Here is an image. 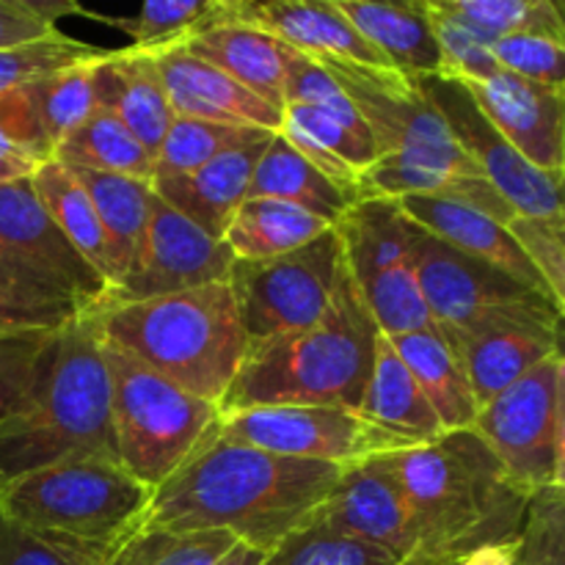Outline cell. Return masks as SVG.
<instances>
[{
    "label": "cell",
    "instance_id": "6da1fadb",
    "mask_svg": "<svg viewBox=\"0 0 565 565\" xmlns=\"http://www.w3.org/2000/svg\"><path fill=\"white\" fill-rule=\"evenodd\" d=\"M340 472L334 463L274 456L224 439L215 423L188 461L152 491L138 527L160 533L218 530L268 555L312 522Z\"/></svg>",
    "mask_w": 565,
    "mask_h": 565
},
{
    "label": "cell",
    "instance_id": "7a4b0ae2",
    "mask_svg": "<svg viewBox=\"0 0 565 565\" xmlns=\"http://www.w3.org/2000/svg\"><path fill=\"white\" fill-rule=\"evenodd\" d=\"M390 463L412 513L417 550L458 561L480 546L516 544L522 535L530 494L472 428L390 452Z\"/></svg>",
    "mask_w": 565,
    "mask_h": 565
},
{
    "label": "cell",
    "instance_id": "3957f363",
    "mask_svg": "<svg viewBox=\"0 0 565 565\" xmlns=\"http://www.w3.org/2000/svg\"><path fill=\"white\" fill-rule=\"evenodd\" d=\"M81 458L119 461L103 348L86 315L53 334L20 406L0 423V486Z\"/></svg>",
    "mask_w": 565,
    "mask_h": 565
},
{
    "label": "cell",
    "instance_id": "277c9868",
    "mask_svg": "<svg viewBox=\"0 0 565 565\" xmlns=\"http://www.w3.org/2000/svg\"><path fill=\"white\" fill-rule=\"evenodd\" d=\"M379 329L348 270L315 326L246 351L218 412L259 406H340L359 412L373 373Z\"/></svg>",
    "mask_w": 565,
    "mask_h": 565
},
{
    "label": "cell",
    "instance_id": "5b68a950",
    "mask_svg": "<svg viewBox=\"0 0 565 565\" xmlns=\"http://www.w3.org/2000/svg\"><path fill=\"white\" fill-rule=\"evenodd\" d=\"M86 318L99 342L125 351L180 390L215 406H221L248 351L226 281L149 301L110 303Z\"/></svg>",
    "mask_w": 565,
    "mask_h": 565
},
{
    "label": "cell",
    "instance_id": "8992f818",
    "mask_svg": "<svg viewBox=\"0 0 565 565\" xmlns=\"http://www.w3.org/2000/svg\"><path fill=\"white\" fill-rule=\"evenodd\" d=\"M152 489L119 461L53 463L0 486V519L92 565L141 524Z\"/></svg>",
    "mask_w": 565,
    "mask_h": 565
},
{
    "label": "cell",
    "instance_id": "52a82bcc",
    "mask_svg": "<svg viewBox=\"0 0 565 565\" xmlns=\"http://www.w3.org/2000/svg\"><path fill=\"white\" fill-rule=\"evenodd\" d=\"M99 348L110 384L116 456L138 483L154 491L202 445L221 412L215 403L180 390L125 351L105 342Z\"/></svg>",
    "mask_w": 565,
    "mask_h": 565
},
{
    "label": "cell",
    "instance_id": "ba28073f",
    "mask_svg": "<svg viewBox=\"0 0 565 565\" xmlns=\"http://www.w3.org/2000/svg\"><path fill=\"white\" fill-rule=\"evenodd\" d=\"M475 434L524 494L565 486V362L555 353L478 408Z\"/></svg>",
    "mask_w": 565,
    "mask_h": 565
},
{
    "label": "cell",
    "instance_id": "9c48e42d",
    "mask_svg": "<svg viewBox=\"0 0 565 565\" xmlns=\"http://www.w3.org/2000/svg\"><path fill=\"white\" fill-rule=\"evenodd\" d=\"M345 274L337 230L274 259H235L226 276L248 348L318 323Z\"/></svg>",
    "mask_w": 565,
    "mask_h": 565
},
{
    "label": "cell",
    "instance_id": "30bf717a",
    "mask_svg": "<svg viewBox=\"0 0 565 565\" xmlns=\"http://www.w3.org/2000/svg\"><path fill=\"white\" fill-rule=\"evenodd\" d=\"M419 296L434 326L475 329L513 318H563V307L494 265L463 254L406 215Z\"/></svg>",
    "mask_w": 565,
    "mask_h": 565
},
{
    "label": "cell",
    "instance_id": "8fae6325",
    "mask_svg": "<svg viewBox=\"0 0 565 565\" xmlns=\"http://www.w3.org/2000/svg\"><path fill=\"white\" fill-rule=\"evenodd\" d=\"M334 230L348 276L379 334L397 337L434 326L414 276L406 215L395 199H362Z\"/></svg>",
    "mask_w": 565,
    "mask_h": 565
},
{
    "label": "cell",
    "instance_id": "7c38bea8",
    "mask_svg": "<svg viewBox=\"0 0 565 565\" xmlns=\"http://www.w3.org/2000/svg\"><path fill=\"white\" fill-rule=\"evenodd\" d=\"M318 64L334 77L359 110L381 154L458 177H483L412 81L392 70H375L351 61L326 58Z\"/></svg>",
    "mask_w": 565,
    "mask_h": 565
},
{
    "label": "cell",
    "instance_id": "4fadbf2b",
    "mask_svg": "<svg viewBox=\"0 0 565 565\" xmlns=\"http://www.w3.org/2000/svg\"><path fill=\"white\" fill-rule=\"evenodd\" d=\"M218 434L274 456L307 458L340 469L406 450L362 414L340 406H259L221 414Z\"/></svg>",
    "mask_w": 565,
    "mask_h": 565
},
{
    "label": "cell",
    "instance_id": "5bb4252c",
    "mask_svg": "<svg viewBox=\"0 0 565 565\" xmlns=\"http://www.w3.org/2000/svg\"><path fill=\"white\" fill-rule=\"evenodd\" d=\"M430 108L445 119L461 152L478 166L516 215H563V174L530 166L491 125L461 81L428 75L414 81Z\"/></svg>",
    "mask_w": 565,
    "mask_h": 565
},
{
    "label": "cell",
    "instance_id": "9a60e30c",
    "mask_svg": "<svg viewBox=\"0 0 565 565\" xmlns=\"http://www.w3.org/2000/svg\"><path fill=\"white\" fill-rule=\"evenodd\" d=\"M232 263L235 257L221 237L202 232L193 221L154 196L136 259L121 285L108 292L103 307L149 301V298L226 281Z\"/></svg>",
    "mask_w": 565,
    "mask_h": 565
},
{
    "label": "cell",
    "instance_id": "2e32d148",
    "mask_svg": "<svg viewBox=\"0 0 565 565\" xmlns=\"http://www.w3.org/2000/svg\"><path fill=\"white\" fill-rule=\"evenodd\" d=\"M309 524L340 539L379 546L397 557L417 550L412 513L390 463V452L342 469Z\"/></svg>",
    "mask_w": 565,
    "mask_h": 565
},
{
    "label": "cell",
    "instance_id": "e0dca14e",
    "mask_svg": "<svg viewBox=\"0 0 565 565\" xmlns=\"http://www.w3.org/2000/svg\"><path fill=\"white\" fill-rule=\"evenodd\" d=\"M461 364L478 408L561 351L563 318H513L475 329L436 326Z\"/></svg>",
    "mask_w": 565,
    "mask_h": 565
},
{
    "label": "cell",
    "instance_id": "ac0fdd59",
    "mask_svg": "<svg viewBox=\"0 0 565 565\" xmlns=\"http://www.w3.org/2000/svg\"><path fill=\"white\" fill-rule=\"evenodd\" d=\"M0 248L58 281L83 315L97 312L108 296L103 276L66 243L31 185V177L0 185Z\"/></svg>",
    "mask_w": 565,
    "mask_h": 565
},
{
    "label": "cell",
    "instance_id": "d6986e66",
    "mask_svg": "<svg viewBox=\"0 0 565 565\" xmlns=\"http://www.w3.org/2000/svg\"><path fill=\"white\" fill-rule=\"evenodd\" d=\"M486 119L530 166L565 171V94L500 70L486 81L463 83Z\"/></svg>",
    "mask_w": 565,
    "mask_h": 565
},
{
    "label": "cell",
    "instance_id": "ffe728a7",
    "mask_svg": "<svg viewBox=\"0 0 565 565\" xmlns=\"http://www.w3.org/2000/svg\"><path fill=\"white\" fill-rule=\"evenodd\" d=\"M149 55L158 66L174 116L279 132V108L259 99L246 86L232 81L230 75H224L215 66H210L207 61L191 55L180 44H171V47Z\"/></svg>",
    "mask_w": 565,
    "mask_h": 565
},
{
    "label": "cell",
    "instance_id": "44dd1931",
    "mask_svg": "<svg viewBox=\"0 0 565 565\" xmlns=\"http://www.w3.org/2000/svg\"><path fill=\"white\" fill-rule=\"evenodd\" d=\"M232 14L312 61H351L390 70L386 61L359 36L337 0H232Z\"/></svg>",
    "mask_w": 565,
    "mask_h": 565
},
{
    "label": "cell",
    "instance_id": "7402d4cb",
    "mask_svg": "<svg viewBox=\"0 0 565 565\" xmlns=\"http://www.w3.org/2000/svg\"><path fill=\"white\" fill-rule=\"evenodd\" d=\"M395 202L397 207L403 210V215H408L414 224L428 230L430 235L441 237V241L461 248L469 257L483 259V263L500 268L502 274L513 276V279H519L522 285L539 290L541 296L552 298L546 281L541 279L539 270H535L533 265H530V259L524 257V252L519 248V243L513 241L511 232L505 230V224H500L497 218L469 207V204L450 202V199L439 196H403L395 199ZM552 301H555V298H552ZM557 307H561V303H557Z\"/></svg>",
    "mask_w": 565,
    "mask_h": 565
},
{
    "label": "cell",
    "instance_id": "603a6c76",
    "mask_svg": "<svg viewBox=\"0 0 565 565\" xmlns=\"http://www.w3.org/2000/svg\"><path fill=\"white\" fill-rule=\"evenodd\" d=\"M97 108L110 110L154 158L174 121L163 81L152 55L138 50H108L92 66Z\"/></svg>",
    "mask_w": 565,
    "mask_h": 565
},
{
    "label": "cell",
    "instance_id": "cb8c5ba5",
    "mask_svg": "<svg viewBox=\"0 0 565 565\" xmlns=\"http://www.w3.org/2000/svg\"><path fill=\"white\" fill-rule=\"evenodd\" d=\"M268 138L235 147L218 154L210 163L188 171V174L152 180V191L160 202L169 204L180 215L213 237H224L226 224L235 215L237 204L246 199L254 166L268 147Z\"/></svg>",
    "mask_w": 565,
    "mask_h": 565
},
{
    "label": "cell",
    "instance_id": "d4e9b609",
    "mask_svg": "<svg viewBox=\"0 0 565 565\" xmlns=\"http://www.w3.org/2000/svg\"><path fill=\"white\" fill-rule=\"evenodd\" d=\"M180 47L207 61L274 108L281 110L285 105V64L290 47L259 28L246 25L230 14L226 20L188 36Z\"/></svg>",
    "mask_w": 565,
    "mask_h": 565
},
{
    "label": "cell",
    "instance_id": "484cf974",
    "mask_svg": "<svg viewBox=\"0 0 565 565\" xmlns=\"http://www.w3.org/2000/svg\"><path fill=\"white\" fill-rule=\"evenodd\" d=\"M359 36L406 81L441 75V53L434 28L419 3H375V0H337Z\"/></svg>",
    "mask_w": 565,
    "mask_h": 565
},
{
    "label": "cell",
    "instance_id": "4316f807",
    "mask_svg": "<svg viewBox=\"0 0 565 565\" xmlns=\"http://www.w3.org/2000/svg\"><path fill=\"white\" fill-rule=\"evenodd\" d=\"M359 414L401 441L403 447L428 445L445 434L436 412L419 392L417 381L412 379L408 367L384 334H379V342H375L373 373H370Z\"/></svg>",
    "mask_w": 565,
    "mask_h": 565
},
{
    "label": "cell",
    "instance_id": "83f0119b",
    "mask_svg": "<svg viewBox=\"0 0 565 565\" xmlns=\"http://www.w3.org/2000/svg\"><path fill=\"white\" fill-rule=\"evenodd\" d=\"M246 199H279V202L307 210L329 226L340 224L342 215L359 202L356 196L334 185L329 177L320 174L279 132L270 136L268 147L259 154Z\"/></svg>",
    "mask_w": 565,
    "mask_h": 565
},
{
    "label": "cell",
    "instance_id": "f1b7e54d",
    "mask_svg": "<svg viewBox=\"0 0 565 565\" xmlns=\"http://www.w3.org/2000/svg\"><path fill=\"white\" fill-rule=\"evenodd\" d=\"M386 340L392 342L401 362L406 364L412 379L417 381L419 392L439 417L441 430L447 434V430L472 428L475 417H478V401L469 390L461 364L456 362L450 348L445 345L436 326L408 331V334L386 337Z\"/></svg>",
    "mask_w": 565,
    "mask_h": 565
},
{
    "label": "cell",
    "instance_id": "f546056e",
    "mask_svg": "<svg viewBox=\"0 0 565 565\" xmlns=\"http://www.w3.org/2000/svg\"><path fill=\"white\" fill-rule=\"evenodd\" d=\"M31 185L36 191L39 202L44 204L47 215L53 218V224L66 237V243L103 276L108 292L114 290V252H110L108 235H105L103 224L97 218V210H94L92 199L83 191L81 182L75 180V174L64 163L50 158L36 166V171L31 174Z\"/></svg>",
    "mask_w": 565,
    "mask_h": 565
},
{
    "label": "cell",
    "instance_id": "4dcf8cb0",
    "mask_svg": "<svg viewBox=\"0 0 565 565\" xmlns=\"http://www.w3.org/2000/svg\"><path fill=\"white\" fill-rule=\"evenodd\" d=\"M326 230L331 226L296 204L279 199H243L221 241L235 259L257 263L296 252Z\"/></svg>",
    "mask_w": 565,
    "mask_h": 565
},
{
    "label": "cell",
    "instance_id": "1f68e13d",
    "mask_svg": "<svg viewBox=\"0 0 565 565\" xmlns=\"http://www.w3.org/2000/svg\"><path fill=\"white\" fill-rule=\"evenodd\" d=\"M66 169L75 174V180L81 182L83 191L92 199L94 210H97V218L103 224L105 235H108L110 252H114L116 287H119L127 270H130L132 259H136L143 230H147L149 210H152L154 199L152 182L81 169V166H66Z\"/></svg>",
    "mask_w": 565,
    "mask_h": 565
},
{
    "label": "cell",
    "instance_id": "d6a6232c",
    "mask_svg": "<svg viewBox=\"0 0 565 565\" xmlns=\"http://www.w3.org/2000/svg\"><path fill=\"white\" fill-rule=\"evenodd\" d=\"M53 158L64 166H81V169L132 177V180L152 182L154 174L152 154L105 108H97L77 130H72L55 147Z\"/></svg>",
    "mask_w": 565,
    "mask_h": 565
},
{
    "label": "cell",
    "instance_id": "836d02e7",
    "mask_svg": "<svg viewBox=\"0 0 565 565\" xmlns=\"http://www.w3.org/2000/svg\"><path fill=\"white\" fill-rule=\"evenodd\" d=\"M230 14L232 0H147L136 17L116 20L114 25L130 39V50L158 53L171 44H182L188 36Z\"/></svg>",
    "mask_w": 565,
    "mask_h": 565
},
{
    "label": "cell",
    "instance_id": "e575fe53",
    "mask_svg": "<svg viewBox=\"0 0 565 565\" xmlns=\"http://www.w3.org/2000/svg\"><path fill=\"white\" fill-rule=\"evenodd\" d=\"M237 541L230 533H160L136 527L92 565H215Z\"/></svg>",
    "mask_w": 565,
    "mask_h": 565
},
{
    "label": "cell",
    "instance_id": "d590c367",
    "mask_svg": "<svg viewBox=\"0 0 565 565\" xmlns=\"http://www.w3.org/2000/svg\"><path fill=\"white\" fill-rule=\"evenodd\" d=\"M434 3L480 33L486 42L516 36V33H539L565 42V20L555 0H434Z\"/></svg>",
    "mask_w": 565,
    "mask_h": 565
},
{
    "label": "cell",
    "instance_id": "8d00e7d4",
    "mask_svg": "<svg viewBox=\"0 0 565 565\" xmlns=\"http://www.w3.org/2000/svg\"><path fill=\"white\" fill-rule=\"evenodd\" d=\"M268 136H274V132L259 130V127L215 125V121L182 119V116H174L169 132H166L158 152H154L152 180L188 174V171L210 163V160L230 152V149L246 147V143L259 141V138Z\"/></svg>",
    "mask_w": 565,
    "mask_h": 565
},
{
    "label": "cell",
    "instance_id": "74e56055",
    "mask_svg": "<svg viewBox=\"0 0 565 565\" xmlns=\"http://www.w3.org/2000/svg\"><path fill=\"white\" fill-rule=\"evenodd\" d=\"M92 66L94 61L92 64L70 66V70L42 77V81L25 88L28 99L33 105V114L39 119V127L44 132V141L50 143L53 152L72 130H77L97 110Z\"/></svg>",
    "mask_w": 565,
    "mask_h": 565
},
{
    "label": "cell",
    "instance_id": "f35d334b",
    "mask_svg": "<svg viewBox=\"0 0 565 565\" xmlns=\"http://www.w3.org/2000/svg\"><path fill=\"white\" fill-rule=\"evenodd\" d=\"M105 53L108 50L77 42L61 31L31 39V42L11 44V47H0V94L20 92V88L33 86L42 77L70 70V66L92 64Z\"/></svg>",
    "mask_w": 565,
    "mask_h": 565
},
{
    "label": "cell",
    "instance_id": "ab89813d",
    "mask_svg": "<svg viewBox=\"0 0 565 565\" xmlns=\"http://www.w3.org/2000/svg\"><path fill=\"white\" fill-rule=\"evenodd\" d=\"M401 561L403 557L379 546L340 539L318 524H307L268 552L263 565H397Z\"/></svg>",
    "mask_w": 565,
    "mask_h": 565
},
{
    "label": "cell",
    "instance_id": "60d3db41",
    "mask_svg": "<svg viewBox=\"0 0 565 565\" xmlns=\"http://www.w3.org/2000/svg\"><path fill=\"white\" fill-rule=\"evenodd\" d=\"M423 6L430 28H434L436 44H439L441 75L456 77L461 83H472L486 81V77L500 72V64L491 55V42H486L480 33L463 25L461 20L441 11L434 0H423Z\"/></svg>",
    "mask_w": 565,
    "mask_h": 565
},
{
    "label": "cell",
    "instance_id": "b9f144b4",
    "mask_svg": "<svg viewBox=\"0 0 565 565\" xmlns=\"http://www.w3.org/2000/svg\"><path fill=\"white\" fill-rule=\"evenodd\" d=\"M513 565H565V486L530 497Z\"/></svg>",
    "mask_w": 565,
    "mask_h": 565
},
{
    "label": "cell",
    "instance_id": "7bdbcfd3",
    "mask_svg": "<svg viewBox=\"0 0 565 565\" xmlns=\"http://www.w3.org/2000/svg\"><path fill=\"white\" fill-rule=\"evenodd\" d=\"M505 230L546 281L552 298L565 307V213L513 215Z\"/></svg>",
    "mask_w": 565,
    "mask_h": 565
},
{
    "label": "cell",
    "instance_id": "ee69618b",
    "mask_svg": "<svg viewBox=\"0 0 565 565\" xmlns=\"http://www.w3.org/2000/svg\"><path fill=\"white\" fill-rule=\"evenodd\" d=\"M491 55L500 70L541 86L563 88L565 83V42L563 39L516 33L491 42Z\"/></svg>",
    "mask_w": 565,
    "mask_h": 565
},
{
    "label": "cell",
    "instance_id": "f6af8a7d",
    "mask_svg": "<svg viewBox=\"0 0 565 565\" xmlns=\"http://www.w3.org/2000/svg\"><path fill=\"white\" fill-rule=\"evenodd\" d=\"M58 331V329H55ZM55 331H20L0 334V423L20 406L33 379L39 356Z\"/></svg>",
    "mask_w": 565,
    "mask_h": 565
},
{
    "label": "cell",
    "instance_id": "bcb514c9",
    "mask_svg": "<svg viewBox=\"0 0 565 565\" xmlns=\"http://www.w3.org/2000/svg\"><path fill=\"white\" fill-rule=\"evenodd\" d=\"M75 3L58 0H0V47L42 39L58 31L55 22L64 14H77Z\"/></svg>",
    "mask_w": 565,
    "mask_h": 565
},
{
    "label": "cell",
    "instance_id": "7dc6e473",
    "mask_svg": "<svg viewBox=\"0 0 565 565\" xmlns=\"http://www.w3.org/2000/svg\"><path fill=\"white\" fill-rule=\"evenodd\" d=\"M0 290L9 292V296L25 298V301L50 303V307H64L81 312L75 298L58 281L44 276L42 270L31 268V265L22 263L20 257L9 254L6 248H0Z\"/></svg>",
    "mask_w": 565,
    "mask_h": 565
},
{
    "label": "cell",
    "instance_id": "c3c4849f",
    "mask_svg": "<svg viewBox=\"0 0 565 565\" xmlns=\"http://www.w3.org/2000/svg\"><path fill=\"white\" fill-rule=\"evenodd\" d=\"M81 318V312L50 303L25 301L0 290V334H20V331H55Z\"/></svg>",
    "mask_w": 565,
    "mask_h": 565
},
{
    "label": "cell",
    "instance_id": "681fc988",
    "mask_svg": "<svg viewBox=\"0 0 565 565\" xmlns=\"http://www.w3.org/2000/svg\"><path fill=\"white\" fill-rule=\"evenodd\" d=\"M0 565H86L75 552L61 550L0 519Z\"/></svg>",
    "mask_w": 565,
    "mask_h": 565
},
{
    "label": "cell",
    "instance_id": "f907efd6",
    "mask_svg": "<svg viewBox=\"0 0 565 565\" xmlns=\"http://www.w3.org/2000/svg\"><path fill=\"white\" fill-rule=\"evenodd\" d=\"M513 555H516V544L480 546V550L458 557L452 565H513Z\"/></svg>",
    "mask_w": 565,
    "mask_h": 565
},
{
    "label": "cell",
    "instance_id": "816d5d0a",
    "mask_svg": "<svg viewBox=\"0 0 565 565\" xmlns=\"http://www.w3.org/2000/svg\"><path fill=\"white\" fill-rule=\"evenodd\" d=\"M39 163L25 158H14V154H0V185L6 182H17V180H25L36 171Z\"/></svg>",
    "mask_w": 565,
    "mask_h": 565
},
{
    "label": "cell",
    "instance_id": "f5cc1de1",
    "mask_svg": "<svg viewBox=\"0 0 565 565\" xmlns=\"http://www.w3.org/2000/svg\"><path fill=\"white\" fill-rule=\"evenodd\" d=\"M263 563H265V552L252 550V546L237 541V544L232 546V550L226 552V555L215 565H263Z\"/></svg>",
    "mask_w": 565,
    "mask_h": 565
},
{
    "label": "cell",
    "instance_id": "db71d44e",
    "mask_svg": "<svg viewBox=\"0 0 565 565\" xmlns=\"http://www.w3.org/2000/svg\"><path fill=\"white\" fill-rule=\"evenodd\" d=\"M456 561L452 557H441V555H430V552H423V550H414L412 555L403 557L397 565H452Z\"/></svg>",
    "mask_w": 565,
    "mask_h": 565
}]
</instances>
